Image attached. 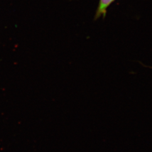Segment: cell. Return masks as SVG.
I'll return each instance as SVG.
<instances>
[{"label":"cell","mask_w":152,"mask_h":152,"mask_svg":"<svg viewBox=\"0 0 152 152\" xmlns=\"http://www.w3.org/2000/svg\"><path fill=\"white\" fill-rule=\"evenodd\" d=\"M115 0H99L97 10L95 13L94 19L98 20L99 18L102 17L104 18L107 12V9L112 4Z\"/></svg>","instance_id":"obj_1"}]
</instances>
